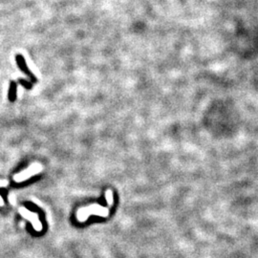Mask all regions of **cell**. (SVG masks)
Returning a JSON list of instances; mask_svg holds the SVG:
<instances>
[{"label":"cell","instance_id":"obj_3","mask_svg":"<svg viewBox=\"0 0 258 258\" xmlns=\"http://www.w3.org/2000/svg\"><path fill=\"white\" fill-rule=\"evenodd\" d=\"M18 211L24 218L28 219L29 221L32 223L33 228L34 230H36V231H41V230H42V229H43L42 224L40 223L39 219H38V215H37L36 213L30 211L29 209H27L25 208H20L18 209Z\"/></svg>","mask_w":258,"mask_h":258},{"label":"cell","instance_id":"obj_4","mask_svg":"<svg viewBox=\"0 0 258 258\" xmlns=\"http://www.w3.org/2000/svg\"><path fill=\"white\" fill-rule=\"evenodd\" d=\"M105 197H106V201L108 203V206H111L113 205V192L111 189H108L105 193Z\"/></svg>","mask_w":258,"mask_h":258},{"label":"cell","instance_id":"obj_2","mask_svg":"<svg viewBox=\"0 0 258 258\" xmlns=\"http://www.w3.org/2000/svg\"><path fill=\"white\" fill-rule=\"evenodd\" d=\"M41 170H42V166H41V164H31V166L29 168H27V169H25L24 171L15 175L13 180H15V182H16V183H21V182L31 178L32 176H34V175L37 174Z\"/></svg>","mask_w":258,"mask_h":258},{"label":"cell","instance_id":"obj_1","mask_svg":"<svg viewBox=\"0 0 258 258\" xmlns=\"http://www.w3.org/2000/svg\"><path fill=\"white\" fill-rule=\"evenodd\" d=\"M109 210L107 208H103L98 204H93L90 206L80 208L78 211V219L80 222H84L90 215H98L101 217H107Z\"/></svg>","mask_w":258,"mask_h":258},{"label":"cell","instance_id":"obj_5","mask_svg":"<svg viewBox=\"0 0 258 258\" xmlns=\"http://www.w3.org/2000/svg\"><path fill=\"white\" fill-rule=\"evenodd\" d=\"M9 183L7 181H0V187H5V185H7ZM4 206V201L2 200V198L0 197V206Z\"/></svg>","mask_w":258,"mask_h":258}]
</instances>
